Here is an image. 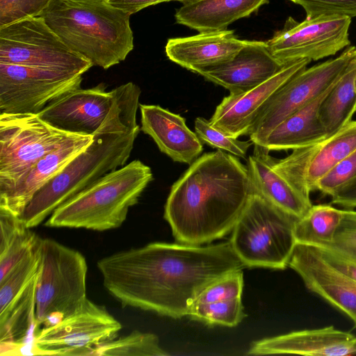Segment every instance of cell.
Here are the masks:
<instances>
[{
    "instance_id": "6da1fadb",
    "label": "cell",
    "mask_w": 356,
    "mask_h": 356,
    "mask_svg": "<svg viewBox=\"0 0 356 356\" xmlns=\"http://www.w3.org/2000/svg\"><path fill=\"white\" fill-rule=\"evenodd\" d=\"M97 266L104 287L122 307L180 318L208 285L244 265L227 241L151 243L103 257Z\"/></svg>"
},
{
    "instance_id": "7a4b0ae2",
    "label": "cell",
    "mask_w": 356,
    "mask_h": 356,
    "mask_svg": "<svg viewBox=\"0 0 356 356\" xmlns=\"http://www.w3.org/2000/svg\"><path fill=\"white\" fill-rule=\"evenodd\" d=\"M252 193L247 166L236 156L205 153L172 186L164 218L179 243L202 245L233 229Z\"/></svg>"
},
{
    "instance_id": "3957f363",
    "label": "cell",
    "mask_w": 356,
    "mask_h": 356,
    "mask_svg": "<svg viewBox=\"0 0 356 356\" xmlns=\"http://www.w3.org/2000/svg\"><path fill=\"white\" fill-rule=\"evenodd\" d=\"M112 107L91 143L33 197L20 218L26 227L41 224L61 204L107 173L127 164L140 128L137 122L140 87L115 88Z\"/></svg>"
},
{
    "instance_id": "277c9868",
    "label": "cell",
    "mask_w": 356,
    "mask_h": 356,
    "mask_svg": "<svg viewBox=\"0 0 356 356\" xmlns=\"http://www.w3.org/2000/svg\"><path fill=\"white\" fill-rule=\"evenodd\" d=\"M130 16L106 0H53L40 15L71 50L104 70L134 47Z\"/></svg>"
},
{
    "instance_id": "5b68a950",
    "label": "cell",
    "mask_w": 356,
    "mask_h": 356,
    "mask_svg": "<svg viewBox=\"0 0 356 356\" xmlns=\"http://www.w3.org/2000/svg\"><path fill=\"white\" fill-rule=\"evenodd\" d=\"M152 179L151 168L133 160L61 204L44 225L95 231L118 228Z\"/></svg>"
},
{
    "instance_id": "8992f818",
    "label": "cell",
    "mask_w": 356,
    "mask_h": 356,
    "mask_svg": "<svg viewBox=\"0 0 356 356\" xmlns=\"http://www.w3.org/2000/svg\"><path fill=\"white\" fill-rule=\"evenodd\" d=\"M297 220L253 192L229 241L244 266L283 270L296 243Z\"/></svg>"
},
{
    "instance_id": "52a82bcc",
    "label": "cell",
    "mask_w": 356,
    "mask_h": 356,
    "mask_svg": "<svg viewBox=\"0 0 356 356\" xmlns=\"http://www.w3.org/2000/svg\"><path fill=\"white\" fill-rule=\"evenodd\" d=\"M35 289L38 326L53 325L76 312L87 299L88 265L79 251L51 238L40 240Z\"/></svg>"
},
{
    "instance_id": "ba28073f",
    "label": "cell",
    "mask_w": 356,
    "mask_h": 356,
    "mask_svg": "<svg viewBox=\"0 0 356 356\" xmlns=\"http://www.w3.org/2000/svg\"><path fill=\"white\" fill-rule=\"evenodd\" d=\"M71 133L34 113H0V194L12 188Z\"/></svg>"
},
{
    "instance_id": "9c48e42d",
    "label": "cell",
    "mask_w": 356,
    "mask_h": 356,
    "mask_svg": "<svg viewBox=\"0 0 356 356\" xmlns=\"http://www.w3.org/2000/svg\"><path fill=\"white\" fill-rule=\"evenodd\" d=\"M0 63L81 74L93 66L71 50L40 16L0 27Z\"/></svg>"
},
{
    "instance_id": "30bf717a",
    "label": "cell",
    "mask_w": 356,
    "mask_h": 356,
    "mask_svg": "<svg viewBox=\"0 0 356 356\" xmlns=\"http://www.w3.org/2000/svg\"><path fill=\"white\" fill-rule=\"evenodd\" d=\"M356 58L349 46L337 57L306 67L286 82L270 98L250 131V140L259 146L280 122L331 87Z\"/></svg>"
},
{
    "instance_id": "8fae6325",
    "label": "cell",
    "mask_w": 356,
    "mask_h": 356,
    "mask_svg": "<svg viewBox=\"0 0 356 356\" xmlns=\"http://www.w3.org/2000/svg\"><path fill=\"white\" fill-rule=\"evenodd\" d=\"M350 24L351 17L339 15L302 22L289 17L266 44L270 54L282 64L300 59L318 60L349 47Z\"/></svg>"
},
{
    "instance_id": "7c38bea8",
    "label": "cell",
    "mask_w": 356,
    "mask_h": 356,
    "mask_svg": "<svg viewBox=\"0 0 356 356\" xmlns=\"http://www.w3.org/2000/svg\"><path fill=\"white\" fill-rule=\"evenodd\" d=\"M81 74L0 63V113L38 114L81 88Z\"/></svg>"
},
{
    "instance_id": "4fadbf2b",
    "label": "cell",
    "mask_w": 356,
    "mask_h": 356,
    "mask_svg": "<svg viewBox=\"0 0 356 356\" xmlns=\"http://www.w3.org/2000/svg\"><path fill=\"white\" fill-rule=\"evenodd\" d=\"M121 329V323L104 307L87 298L73 314L42 328L35 341L60 355H90L92 348L116 338Z\"/></svg>"
},
{
    "instance_id": "5bb4252c",
    "label": "cell",
    "mask_w": 356,
    "mask_h": 356,
    "mask_svg": "<svg viewBox=\"0 0 356 356\" xmlns=\"http://www.w3.org/2000/svg\"><path fill=\"white\" fill-rule=\"evenodd\" d=\"M311 60L300 59L286 63L272 77L250 90L229 93L216 107L209 120L215 128L238 138L249 135L252 127L273 95L291 77L307 67Z\"/></svg>"
},
{
    "instance_id": "9a60e30c",
    "label": "cell",
    "mask_w": 356,
    "mask_h": 356,
    "mask_svg": "<svg viewBox=\"0 0 356 356\" xmlns=\"http://www.w3.org/2000/svg\"><path fill=\"white\" fill-rule=\"evenodd\" d=\"M289 266L305 286L348 316L356 327V281L342 273L313 245L296 243Z\"/></svg>"
},
{
    "instance_id": "2e32d148",
    "label": "cell",
    "mask_w": 356,
    "mask_h": 356,
    "mask_svg": "<svg viewBox=\"0 0 356 356\" xmlns=\"http://www.w3.org/2000/svg\"><path fill=\"white\" fill-rule=\"evenodd\" d=\"M114 101L104 83L73 90L47 105L38 115L53 127L71 134L92 135L102 124Z\"/></svg>"
},
{
    "instance_id": "e0dca14e",
    "label": "cell",
    "mask_w": 356,
    "mask_h": 356,
    "mask_svg": "<svg viewBox=\"0 0 356 356\" xmlns=\"http://www.w3.org/2000/svg\"><path fill=\"white\" fill-rule=\"evenodd\" d=\"M285 65L270 54L266 42L249 40L229 61L196 73L227 89L230 93H237L262 83Z\"/></svg>"
},
{
    "instance_id": "ac0fdd59",
    "label": "cell",
    "mask_w": 356,
    "mask_h": 356,
    "mask_svg": "<svg viewBox=\"0 0 356 356\" xmlns=\"http://www.w3.org/2000/svg\"><path fill=\"white\" fill-rule=\"evenodd\" d=\"M271 354L356 355V336L330 325L262 339L254 341L248 351L250 355Z\"/></svg>"
},
{
    "instance_id": "d6986e66",
    "label": "cell",
    "mask_w": 356,
    "mask_h": 356,
    "mask_svg": "<svg viewBox=\"0 0 356 356\" xmlns=\"http://www.w3.org/2000/svg\"><path fill=\"white\" fill-rule=\"evenodd\" d=\"M92 135L72 134L40 159L8 191L0 194V209L20 217L34 195L92 142Z\"/></svg>"
},
{
    "instance_id": "ffe728a7",
    "label": "cell",
    "mask_w": 356,
    "mask_h": 356,
    "mask_svg": "<svg viewBox=\"0 0 356 356\" xmlns=\"http://www.w3.org/2000/svg\"><path fill=\"white\" fill-rule=\"evenodd\" d=\"M248 42L236 38L233 30L200 32L169 39L165 51L171 61L196 73L229 61Z\"/></svg>"
},
{
    "instance_id": "44dd1931",
    "label": "cell",
    "mask_w": 356,
    "mask_h": 356,
    "mask_svg": "<svg viewBox=\"0 0 356 356\" xmlns=\"http://www.w3.org/2000/svg\"><path fill=\"white\" fill-rule=\"evenodd\" d=\"M140 129L172 161L191 164L203 151L202 141L184 118L159 105L140 104Z\"/></svg>"
},
{
    "instance_id": "7402d4cb",
    "label": "cell",
    "mask_w": 356,
    "mask_h": 356,
    "mask_svg": "<svg viewBox=\"0 0 356 356\" xmlns=\"http://www.w3.org/2000/svg\"><path fill=\"white\" fill-rule=\"evenodd\" d=\"M253 192L267 202L296 219L303 217L312 204L272 166L270 156L254 145V154L247 163Z\"/></svg>"
},
{
    "instance_id": "603a6c76",
    "label": "cell",
    "mask_w": 356,
    "mask_h": 356,
    "mask_svg": "<svg viewBox=\"0 0 356 356\" xmlns=\"http://www.w3.org/2000/svg\"><path fill=\"white\" fill-rule=\"evenodd\" d=\"M334 83L280 122L259 147L267 152L293 150L321 143L328 138L319 117V108Z\"/></svg>"
},
{
    "instance_id": "cb8c5ba5",
    "label": "cell",
    "mask_w": 356,
    "mask_h": 356,
    "mask_svg": "<svg viewBox=\"0 0 356 356\" xmlns=\"http://www.w3.org/2000/svg\"><path fill=\"white\" fill-rule=\"evenodd\" d=\"M269 0H201L184 4L175 15L176 22L199 32L227 29L234 22L256 13Z\"/></svg>"
},
{
    "instance_id": "d4e9b609",
    "label": "cell",
    "mask_w": 356,
    "mask_h": 356,
    "mask_svg": "<svg viewBox=\"0 0 356 356\" xmlns=\"http://www.w3.org/2000/svg\"><path fill=\"white\" fill-rule=\"evenodd\" d=\"M356 111V58L349 63L323 100L319 117L327 137L351 121Z\"/></svg>"
},
{
    "instance_id": "484cf974",
    "label": "cell",
    "mask_w": 356,
    "mask_h": 356,
    "mask_svg": "<svg viewBox=\"0 0 356 356\" xmlns=\"http://www.w3.org/2000/svg\"><path fill=\"white\" fill-rule=\"evenodd\" d=\"M38 273L8 309L0 314V342L35 340V330L38 327L35 289Z\"/></svg>"
},
{
    "instance_id": "4316f807",
    "label": "cell",
    "mask_w": 356,
    "mask_h": 356,
    "mask_svg": "<svg viewBox=\"0 0 356 356\" xmlns=\"http://www.w3.org/2000/svg\"><path fill=\"white\" fill-rule=\"evenodd\" d=\"M356 152V120H351L334 135L321 143L307 174V185L314 184L340 161Z\"/></svg>"
},
{
    "instance_id": "83f0119b",
    "label": "cell",
    "mask_w": 356,
    "mask_h": 356,
    "mask_svg": "<svg viewBox=\"0 0 356 356\" xmlns=\"http://www.w3.org/2000/svg\"><path fill=\"white\" fill-rule=\"evenodd\" d=\"M342 219V210L330 204L312 205L307 213L296 220V243L310 245L330 244Z\"/></svg>"
},
{
    "instance_id": "f1b7e54d",
    "label": "cell",
    "mask_w": 356,
    "mask_h": 356,
    "mask_svg": "<svg viewBox=\"0 0 356 356\" xmlns=\"http://www.w3.org/2000/svg\"><path fill=\"white\" fill-rule=\"evenodd\" d=\"M158 337L152 333L134 330L130 334L104 342L92 348L95 356H165Z\"/></svg>"
},
{
    "instance_id": "f546056e",
    "label": "cell",
    "mask_w": 356,
    "mask_h": 356,
    "mask_svg": "<svg viewBox=\"0 0 356 356\" xmlns=\"http://www.w3.org/2000/svg\"><path fill=\"white\" fill-rule=\"evenodd\" d=\"M40 240L35 249L0 280V314L5 312L38 274Z\"/></svg>"
},
{
    "instance_id": "4dcf8cb0",
    "label": "cell",
    "mask_w": 356,
    "mask_h": 356,
    "mask_svg": "<svg viewBox=\"0 0 356 356\" xmlns=\"http://www.w3.org/2000/svg\"><path fill=\"white\" fill-rule=\"evenodd\" d=\"M321 143L293 149L291 154L282 159L270 156L275 170L307 197H310L312 192L307 182V170Z\"/></svg>"
},
{
    "instance_id": "1f68e13d",
    "label": "cell",
    "mask_w": 356,
    "mask_h": 356,
    "mask_svg": "<svg viewBox=\"0 0 356 356\" xmlns=\"http://www.w3.org/2000/svg\"><path fill=\"white\" fill-rule=\"evenodd\" d=\"M207 325L234 327L245 318L241 298L195 304L188 315Z\"/></svg>"
},
{
    "instance_id": "d6a6232c",
    "label": "cell",
    "mask_w": 356,
    "mask_h": 356,
    "mask_svg": "<svg viewBox=\"0 0 356 356\" xmlns=\"http://www.w3.org/2000/svg\"><path fill=\"white\" fill-rule=\"evenodd\" d=\"M40 239L23 222L6 241L0 243V280L35 249Z\"/></svg>"
},
{
    "instance_id": "836d02e7",
    "label": "cell",
    "mask_w": 356,
    "mask_h": 356,
    "mask_svg": "<svg viewBox=\"0 0 356 356\" xmlns=\"http://www.w3.org/2000/svg\"><path fill=\"white\" fill-rule=\"evenodd\" d=\"M195 132L202 143L227 152L236 157L245 158L249 147L254 145L250 140L241 141L228 136L213 127L209 120L201 117L195 120Z\"/></svg>"
},
{
    "instance_id": "e575fe53",
    "label": "cell",
    "mask_w": 356,
    "mask_h": 356,
    "mask_svg": "<svg viewBox=\"0 0 356 356\" xmlns=\"http://www.w3.org/2000/svg\"><path fill=\"white\" fill-rule=\"evenodd\" d=\"M243 289L242 269L234 270L220 277L208 285L200 294L195 304L241 298Z\"/></svg>"
},
{
    "instance_id": "d590c367",
    "label": "cell",
    "mask_w": 356,
    "mask_h": 356,
    "mask_svg": "<svg viewBox=\"0 0 356 356\" xmlns=\"http://www.w3.org/2000/svg\"><path fill=\"white\" fill-rule=\"evenodd\" d=\"M356 178V152L338 163L314 185L318 191L330 197Z\"/></svg>"
},
{
    "instance_id": "8d00e7d4",
    "label": "cell",
    "mask_w": 356,
    "mask_h": 356,
    "mask_svg": "<svg viewBox=\"0 0 356 356\" xmlns=\"http://www.w3.org/2000/svg\"><path fill=\"white\" fill-rule=\"evenodd\" d=\"M53 0H0V27L38 17Z\"/></svg>"
},
{
    "instance_id": "74e56055",
    "label": "cell",
    "mask_w": 356,
    "mask_h": 356,
    "mask_svg": "<svg viewBox=\"0 0 356 356\" xmlns=\"http://www.w3.org/2000/svg\"><path fill=\"white\" fill-rule=\"evenodd\" d=\"M302 7L306 19L321 15L356 17V0H289Z\"/></svg>"
},
{
    "instance_id": "f35d334b",
    "label": "cell",
    "mask_w": 356,
    "mask_h": 356,
    "mask_svg": "<svg viewBox=\"0 0 356 356\" xmlns=\"http://www.w3.org/2000/svg\"><path fill=\"white\" fill-rule=\"evenodd\" d=\"M326 245L356 259V211L342 210V219L333 241Z\"/></svg>"
},
{
    "instance_id": "ab89813d",
    "label": "cell",
    "mask_w": 356,
    "mask_h": 356,
    "mask_svg": "<svg viewBox=\"0 0 356 356\" xmlns=\"http://www.w3.org/2000/svg\"><path fill=\"white\" fill-rule=\"evenodd\" d=\"M332 266L356 281V259L326 244L313 245Z\"/></svg>"
},
{
    "instance_id": "60d3db41",
    "label": "cell",
    "mask_w": 356,
    "mask_h": 356,
    "mask_svg": "<svg viewBox=\"0 0 356 356\" xmlns=\"http://www.w3.org/2000/svg\"><path fill=\"white\" fill-rule=\"evenodd\" d=\"M1 356L60 355L58 350L40 347L35 340L20 342H0Z\"/></svg>"
},
{
    "instance_id": "b9f144b4",
    "label": "cell",
    "mask_w": 356,
    "mask_h": 356,
    "mask_svg": "<svg viewBox=\"0 0 356 356\" xmlns=\"http://www.w3.org/2000/svg\"><path fill=\"white\" fill-rule=\"evenodd\" d=\"M331 202L348 209L356 208V178L332 195Z\"/></svg>"
},
{
    "instance_id": "7bdbcfd3",
    "label": "cell",
    "mask_w": 356,
    "mask_h": 356,
    "mask_svg": "<svg viewBox=\"0 0 356 356\" xmlns=\"http://www.w3.org/2000/svg\"><path fill=\"white\" fill-rule=\"evenodd\" d=\"M171 1L175 0H106L109 4L130 15L145 8Z\"/></svg>"
},
{
    "instance_id": "ee69618b",
    "label": "cell",
    "mask_w": 356,
    "mask_h": 356,
    "mask_svg": "<svg viewBox=\"0 0 356 356\" xmlns=\"http://www.w3.org/2000/svg\"><path fill=\"white\" fill-rule=\"evenodd\" d=\"M181 3L183 5L197 2L201 0H175Z\"/></svg>"
}]
</instances>
